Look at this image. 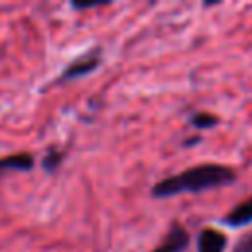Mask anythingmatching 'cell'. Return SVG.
<instances>
[{"label":"cell","mask_w":252,"mask_h":252,"mask_svg":"<svg viewBox=\"0 0 252 252\" xmlns=\"http://www.w3.org/2000/svg\"><path fill=\"white\" fill-rule=\"evenodd\" d=\"M230 181H234V173L228 167L217 165V163H205V165L191 167L175 177H167L159 181L154 187V195L169 197V195L187 193V191H203V189L226 185Z\"/></svg>","instance_id":"6da1fadb"},{"label":"cell","mask_w":252,"mask_h":252,"mask_svg":"<svg viewBox=\"0 0 252 252\" xmlns=\"http://www.w3.org/2000/svg\"><path fill=\"white\" fill-rule=\"evenodd\" d=\"M226 246V238L213 228H207L199 236V252H222Z\"/></svg>","instance_id":"7a4b0ae2"},{"label":"cell","mask_w":252,"mask_h":252,"mask_svg":"<svg viewBox=\"0 0 252 252\" xmlns=\"http://www.w3.org/2000/svg\"><path fill=\"white\" fill-rule=\"evenodd\" d=\"M187 244V234L181 226H173V230L169 232V236L165 238V242L156 250V252H181Z\"/></svg>","instance_id":"3957f363"},{"label":"cell","mask_w":252,"mask_h":252,"mask_svg":"<svg viewBox=\"0 0 252 252\" xmlns=\"http://www.w3.org/2000/svg\"><path fill=\"white\" fill-rule=\"evenodd\" d=\"M252 220V199H248V201H244L242 205H238L234 211H230L228 215H226V219H224V222L226 224H230V226H242V224H246V222H250Z\"/></svg>","instance_id":"277c9868"},{"label":"cell","mask_w":252,"mask_h":252,"mask_svg":"<svg viewBox=\"0 0 252 252\" xmlns=\"http://www.w3.org/2000/svg\"><path fill=\"white\" fill-rule=\"evenodd\" d=\"M32 165H33V159L28 154H16V156L0 158V175L10 171V169H30Z\"/></svg>","instance_id":"5b68a950"},{"label":"cell","mask_w":252,"mask_h":252,"mask_svg":"<svg viewBox=\"0 0 252 252\" xmlns=\"http://www.w3.org/2000/svg\"><path fill=\"white\" fill-rule=\"evenodd\" d=\"M96 67V59H83V61H77V63H73L67 71H65V79H69V77H77V75H83V73H89L91 69H94Z\"/></svg>","instance_id":"8992f818"},{"label":"cell","mask_w":252,"mask_h":252,"mask_svg":"<svg viewBox=\"0 0 252 252\" xmlns=\"http://www.w3.org/2000/svg\"><path fill=\"white\" fill-rule=\"evenodd\" d=\"M215 122H217V118H215V116H209V114H197V116L193 118V124H195V126H199V128L213 126Z\"/></svg>","instance_id":"52a82bcc"},{"label":"cell","mask_w":252,"mask_h":252,"mask_svg":"<svg viewBox=\"0 0 252 252\" xmlns=\"http://www.w3.org/2000/svg\"><path fill=\"white\" fill-rule=\"evenodd\" d=\"M238 252H252V236H250V238H246V240L238 246Z\"/></svg>","instance_id":"ba28073f"}]
</instances>
